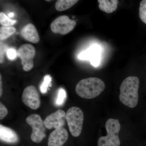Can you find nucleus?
<instances>
[{"instance_id":"7ed1b4c3","label":"nucleus","mask_w":146,"mask_h":146,"mask_svg":"<svg viewBox=\"0 0 146 146\" xmlns=\"http://www.w3.org/2000/svg\"><path fill=\"white\" fill-rule=\"evenodd\" d=\"M105 127L107 135L100 137L98 141V146H119L120 141L118 134L121 129V125L119 120L108 119L106 123Z\"/></svg>"},{"instance_id":"f8f14e48","label":"nucleus","mask_w":146,"mask_h":146,"mask_svg":"<svg viewBox=\"0 0 146 146\" xmlns=\"http://www.w3.org/2000/svg\"><path fill=\"white\" fill-rule=\"evenodd\" d=\"M21 36L29 42L36 44L40 41V37L37 30L33 24L29 23L21 29Z\"/></svg>"},{"instance_id":"4be33fe9","label":"nucleus","mask_w":146,"mask_h":146,"mask_svg":"<svg viewBox=\"0 0 146 146\" xmlns=\"http://www.w3.org/2000/svg\"><path fill=\"white\" fill-rule=\"evenodd\" d=\"M7 54L8 58L10 60H13L17 56V52L13 48H10L7 50Z\"/></svg>"},{"instance_id":"ddd939ff","label":"nucleus","mask_w":146,"mask_h":146,"mask_svg":"<svg viewBox=\"0 0 146 146\" xmlns=\"http://www.w3.org/2000/svg\"><path fill=\"white\" fill-rule=\"evenodd\" d=\"M0 139L1 141L9 144H15L19 141L17 133L13 129L0 125Z\"/></svg>"},{"instance_id":"0eeeda50","label":"nucleus","mask_w":146,"mask_h":146,"mask_svg":"<svg viewBox=\"0 0 146 146\" xmlns=\"http://www.w3.org/2000/svg\"><path fill=\"white\" fill-rule=\"evenodd\" d=\"M76 25L75 21L71 20L66 15H63L57 17L53 21L50 25V28L54 33L64 35L72 31Z\"/></svg>"},{"instance_id":"6e6552de","label":"nucleus","mask_w":146,"mask_h":146,"mask_svg":"<svg viewBox=\"0 0 146 146\" xmlns=\"http://www.w3.org/2000/svg\"><path fill=\"white\" fill-rule=\"evenodd\" d=\"M22 101L24 104L32 109L36 110L41 105L40 96L35 86H27L22 94Z\"/></svg>"},{"instance_id":"9d476101","label":"nucleus","mask_w":146,"mask_h":146,"mask_svg":"<svg viewBox=\"0 0 146 146\" xmlns=\"http://www.w3.org/2000/svg\"><path fill=\"white\" fill-rule=\"evenodd\" d=\"M100 52L99 46L94 45L80 54L78 58L80 60H89L91 65L96 67L99 65L100 61Z\"/></svg>"},{"instance_id":"393cba45","label":"nucleus","mask_w":146,"mask_h":146,"mask_svg":"<svg viewBox=\"0 0 146 146\" xmlns=\"http://www.w3.org/2000/svg\"><path fill=\"white\" fill-rule=\"evenodd\" d=\"M9 17L11 18V17H13L14 16V13H10L8 14Z\"/></svg>"},{"instance_id":"f3484780","label":"nucleus","mask_w":146,"mask_h":146,"mask_svg":"<svg viewBox=\"0 0 146 146\" xmlns=\"http://www.w3.org/2000/svg\"><path fill=\"white\" fill-rule=\"evenodd\" d=\"M52 77L49 75H46L44 78V80L40 85V90L43 94L46 93L50 86H51Z\"/></svg>"},{"instance_id":"6ab92c4d","label":"nucleus","mask_w":146,"mask_h":146,"mask_svg":"<svg viewBox=\"0 0 146 146\" xmlns=\"http://www.w3.org/2000/svg\"><path fill=\"white\" fill-rule=\"evenodd\" d=\"M67 98V94L66 91L64 89L60 88L58 91L57 97L56 100V104L58 106L63 105L65 102Z\"/></svg>"},{"instance_id":"39448f33","label":"nucleus","mask_w":146,"mask_h":146,"mask_svg":"<svg viewBox=\"0 0 146 146\" xmlns=\"http://www.w3.org/2000/svg\"><path fill=\"white\" fill-rule=\"evenodd\" d=\"M26 122L32 128V141L35 143H41L46 137V129L42 118L37 114H32L27 118Z\"/></svg>"},{"instance_id":"20e7f679","label":"nucleus","mask_w":146,"mask_h":146,"mask_svg":"<svg viewBox=\"0 0 146 146\" xmlns=\"http://www.w3.org/2000/svg\"><path fill=\"white\" fill-rule=\"evenodd\" d=\"M66 119L72 136L75 137L79 136L84 121L83 112L81 109L76 106L70 108L66 113Z\"/></svg>"},{"instance_id":"4468645a","label":"nucleus","mask_w":146,"mask_h":146,"mask_svg":"<svg viewBox=\"0 0 146 146\" xmlns=\"http://www.w3.org/2000/svg\"><path fill=\"white\" fill-rule=\"evenodd\" d=\"M100 9L106 13H112L117 8L119 1L117 0H98Z\"/></svg>"},{"instance_id":"f03ea898","label":"nucleus","mask_w":146,"mask_h":146,"mask_svg":"<svg viewBox=\"0 0 146 146\" xmlns=\"http://www.w3.org/2000/svg\"><path fill=\"white\" fill-rule=\"evenodd\" d=\"M105 88L103 80L96 77L84 79L79 82L76 87V93L83 98L90 99L96 98Z\"/></svg>"},{"instance_id":"aec40b11","label":"nucleus","mask_w":146,"mask_h":146,"mask_svg":"<svg viewBox=\"0 0 146 146\" xmlns=\"http://www.w3.org/2000/svg\"><path fill=\"white\" fill-rule=\"evenodd\" d=\"M139 16L142 22L146 24V0H143L140 3Z\"/></svg>"},{"instance_id":"423d86ee","label":"nucleus","mask_w":146,"mask_h":146,"mask_svg":"<svg viewBox=\"0 0 146 146\" xmlns=\"http://www.w3.org/2000/svg\"><path fill=\"white\" fill-rule=\"evenodd\" d=\"M36 51L35 47L30 44L21 45L17 51V56L21 58L23 69L25 72H28L34 66L33 58L35 56Z\"/></svg>"},{"instance_id":"f257e3e1","label":"nucleus","mask_w":146,"mask_h":146,"mask_svg":"<svg viewBox=\"0 0 146 146\" xmlns=\"http://www.w3.org/2000/svg\"><path fill=\"white\" fill-rule=\"evenodd\" d=\"M139 80L137 77L129 76L122 82L119 98L126 106L133 108L138 104Z\"/></svg>"},{"instance_id":"9b49d317","label":"nucleus","mask_w":146,"mask_h":146,"mask_svg":"<svg viewBox=\"0 0 146 146\" xmlns=\"http://www.w3.org/2000/svg\"><path fill=\"white\" fill-rule=\"evenodd\" d=\"M68 133L63 127L55 129L50 134L48 146H62L68 140Z\"/></svg>"},{"instance_id":"2eb2a0df","label":"nucleus","mask_w":146,"mask_h":146,"mask_svg":"<svg viewBox=\"0 0 146 146\" xmlns=\"http://www.w3.org/2000/svg\"><path fill=\"white\" fill-rule=\"evenodd\" d=\"M78 1L77 0H58L56 3L55 7L58 11H64L72 7Z\"/></svg>"},{"instance_id":"dca6fc26","label":"nucleus","mask_w":146,"mask_h":146,"mask_svg":"<svg viewBox=\"0 0 146 146\" xmlns=\"http://www.w3.org/2000/svg\"><path fill=\"white\" fill-rule=\"evenodd\" d=\"M16 31L15 28L12 27H2L0 28V40L4 41L14 34Z\"/></svg>"},{"instance_id":"a211bd4d","label":"nucleus","mask_w":146,"mask_h":146,"mask_svg":"<svg viewBox=\"0 0 146 146\" xmlns=\"http://www.w3.org/2000/svg\"><path fill=\"white\" fill-rule=\"evenodd\" d=\"M16 20H11L3 12L0 13V24L3 27H11L16 24Z\"/></svg>"},{"instance_id":"1a4fd4ad","label":"nucleus","mask_w":146,"mask_h":146,"mask_svg":"<svg viewBox=\"0 0 146 146\" xmlns=\"http://www.w3.org/2000/svg\"><path fill=\"white\" fill-rule=\"evenodd\" d=\"M66 113L62 110L59 109L47 116L44 122L47 129H55L63 127L65 124Z\"/></svg>"},{"instance_id":"5701e85b","label":"nucleus","mask_w":146,"mask_h":146,"mask_svg":"<svg viewBox=\"0 0 146 146\" xmlns=\"http://www.w3.org/2000/svg\"><path fill=\"white\" fill-rule=\"evenodd\" d=\"M5 49H3V45H2L1 43V63H3L4 62V53L3 52V51L5 50Z\"/></svg>"},{"instance_id":"412c9836","label":"nucleus","mask_w":146,"mask_h":146,"mask_svg":"<svg viewBox=\"0 0 146 146\" xmlns=\"http://www.w3.org/2000/svg\"><path fill=\"white\" fill-rule=\"evenodd\" d=\"M8 114V110L6 107L2 103H0V119L5 117Z\"/></svg>"},{"instance_id":"b1692460","label":"nucleus","mask_w":146,"mask_h":146,"mask_svg":"<svg viewBox=\"0 0 146 146\" xmlns=\"http://www.w3.org/2000/svg\"><path fill=\"white\" fill-rule=\"evenodd\" d=\"M3 94L2 81L1 75L0 74V97H1Z\"/></svg>"}]
</instances>
